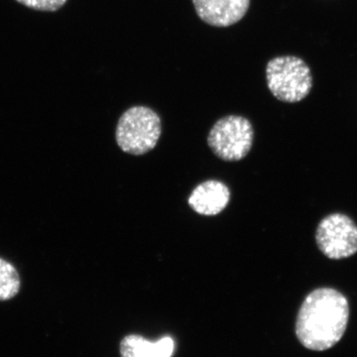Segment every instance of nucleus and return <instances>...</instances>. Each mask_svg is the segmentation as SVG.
Wrapping results in <instances>:
<instances>
[{
	"label": "nucleus",
	"instance_id": "nucleus-1",
	"mask_svg": "<svg viewBox=\"0 0 357 357\" xmlns=\"http://www.w3.org/2000/svg\"><path fill=\"white\" fill-rule=\"evenodd\" d=\"M349 319V305L344 294L333 288L316 289L300 307L296 335L310 351H328L344 337Z\"/></svg>",
	"mask_w": 357,
	"mask_h": 357
},
{
	"label": "nucleus",
	"instance_id": "nucleus-2",
	"mask_svg": "<svg viewBox=\"0 0 357 357\" xmlns=\"http://www.w3.org/2000/svg\"><path fill=\"white\" fill-rule=\"evenodd\" d=\"M268 89L281 102H299L312 88L311 69L303 59L281 56L269 61L266 67Z\"/></svg>",
	"mask_w": 357,
	"mask_h": 357
},
{
	"label": "nucleus",
	"instance_id": "nucleus-3",
	"mask_svg": "<svg viewBox=\"0 0 357 357\" xmlns=\"http://www.w3.org/2000/svg\"><path fill=\"white\" fill-rule=\"evenodd\" d=\"M162 126L159 115L147 107H133L126 110L117 123L116 142L122 151L143 155L158 143Z\"/></svg>",
	"mask_w": 357,
	"mask_h": 357
},
{
	"label": "nucleus",
	"instance_id": "nucleus-4",
	"mask_svg": "<svg viewBox=\"0 0 357 357\" xmlns=\"http://www.w3.org/2000/svg\"><path fill=\"white\" fill-rule=\"evenodd\" d=\"M255 138L252 124L245 117L229 115L215 122L208 133L211 151L225 161H239L250 151Z\"/></svg>",
	"mask_w": 357,
	"mask_h": 357
},
{
	"label": "nucleus",
	"instance_id": "nucleus-5",
	"mask_svg": "<svg viewBox=\"0 0 357 357\" xmlns=\"http://www.w3.org/2000/svg\"><path fill=\"white\" fill-rule=\"evenodd\" d=\"M316 241L330 259H344L357 252V225L342 213H332L319 222Z\"/></svg>",
	"mask_w": 357,
	"mask_h": 357
},
{
	"label": "nucleus",
	"instance_id": "nucleus-6",
	"mask_svg": "<svg viewBox=\"0 0 357 357\" xmlns=\"http://www.w3.org/2000/svg\"><path fill=\"white\" fill-rule=\"evenodd\" d=\"M199 17L215 27H229L241 21L250 0H192Z\"/></svg>",
	"mask_w": 357,
	"mask_h": 357
},
{
	"label": "nucleus",
	"instance_id": "nucleus-7",
	"mask_svg": "<svg viewBox=\"0 0 357 357\" xmlns=\"http://www.w3.org/2000/svg\"><path fill=\"white\" fill-rule=\"evenodd\" d=\"M229 188L218 181H206L192 191L189 204L199 215H215L222 213L229 203Z\"/></svg>",
	"mask_w": 357,
	"mask_h": 357
},
{
	"label": "nucleus",
	"instance_id": "nucleus-8",
	"mask_svg": "<svg viewBox=\"0 0 357 357\" xmlns=\"http://www.w3.org/2000/svg\"><path fill=\"white\" fill-rule=\"evenodd\" d=\"M175 349V342L171 337H164L150 342L141 335H128L121 340V357H171Z\"/></svg>",
	"mask_w": 357,
	"mask_h": 357
},
{
	"label": "nucleus",
	"instance_id": "nucleus-9",
	"mask_svg": "<svg viewBox=\"0 0 357 357\" xmlns=\"http://www.w3.org/2000/svg\"><path fill=\"white\" fill-rule=\"evenodd\" d=\"M20 276L10 262L0 258V302L13 299L20 290Z\"/></svg>",
	"mask_w": 357,
	"mask_h": 357
},
{
	"label": "nucleus",
	"instance_id": "nucleus-10",
	"mask_svg": "<svg viewBox=\"0 0 357 357\" xmlns=\"http://www.w3.org/2000/svg\"><path fill=\"white\" fill-rule=\"evenodd\" d=\"M16 1L34 10L54 13L62 8L67 0H16Z\"/></svg>",
	"mask_w": 357,
	"mask_h": 357
}]
</instances>
